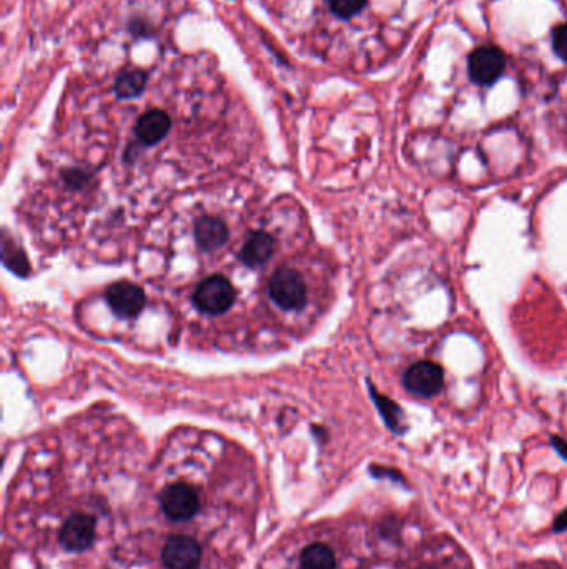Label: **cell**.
Wrapping results in <instances>:
<instances>
[{
  "label": "cell",
  "instance_id": "6da1fadb",
  "mask_svg": "<svg viewBox=\"0 0 567 569\" xmlns=\"http://www.w3.org/2000/svg\"><path fill=\"white\" fill-rule=\"evenodd\" d=\"M270 298L283 310L296 311L306 305V283L290 266H281L268 281Z\"/></svg>",
  "mask_w": 567,
  "mask_h": 569
},
{
  "label": "cell",
  "instance_id": "7a4b0ae2",
  "mask_svg": "<svg viewBox=\"0 0 567 569\" xmlns=\"http://www.w3.org/2000/svg\"><path fill=\"white\" fill-rule=\"evenodd\" d=\"M234 285L222 277L211 275L198 283L194 293V304L200 311L208 315H222L235 304Z\"/></svg>",
  "mask_w": 567,
  "mask_h": 569
},
{
  "label": "cell",
  "instance_id": "3957f363",
  "mask_svg": "<svg viewBox=\"0 0 567 569\" xmlns=\"http://www.w3.org/2000/svg\"><path fill=\"white\" fill-rule=\"evenodd\" d=\"M402 387L416 398L438 396L444 388V370L434 361H416L404 372Z\"/></svg>",
  "mask_w": 567,
  "mask_h": 569
},
{
  "label": "cell",
  "instance_id": "277c9868",
  "mask_svg": "<svg viewBox=\"0 0 567 569\" xmlns=\"http://www.w3.org/2000/svg\"><path fill=\"white\" fill-rule=\"evenodd\" d=\"M506 56L496 45H483L471 52L468 73L476 85L487 87L496 84L506 70Z\"/></svg>",
  "mask_w": 567,
  "mask_h": 569
},
{
  "label": "cell",
  "instance_id": "5b68a950",
  "mask_svg": "<svg viewBox=\"0 0 567 569\" xmlns=\"http://www.w3.org/2000/svg\"><path fill=\"white\" fill-rule=\"evenodd\" d=\"M160 504L164 513L173 521H185L194 518L200 510V498L194 486L173 483L160 493Z\"/></svg>",
  "mask_w": 567,
  "mask_h": 569
},
{
  "label": "cell",
  "instance_id": "8992f818",
  "mask_svg": "<svg viewBox=\"0 0 567 569\" xmlns=\"http://www.w3.org/2000/svg\"><path fill=\"white\" fill-rule=\"evenodd\" d=\"M58 540L67 551H87L96 540V519L90 514H72L60 529Z\"/></svg>",
  "mask_w": 567,
  "mask_h": 569
},
{
  "label": "cell",
  "instance_id": "52a82bcc",
  "mask_svg": "<svg viewBox=\"0 0 567 569\" xmlns=\"http://www.w3.org/2000/svg\"><path fill=\"white\" fill-rule=\"evenodd\" d=\"M107 302L119 317L135 319L147 304V296L139 285L130 281H117L107 290Z\"/></svg>",
  "mask_w": 567,
  "mask_h": 569
},
{
  "label": "cell",
  "instance_id": "ba28073f",
  "mask_svg": "<svg viewBox=\"0 0 567 569\" xmlns=\"http://www.w3.org/2000/svg\"><path fill=\"white\" fill-rule=\"evenodd\" d=\"M168 569H196L202 559V548L190 536H172L162 551Z\"/></svg>",
  "mask_w": 567,
  "mask_h": 569
},
{
  "label": "cell",
  "instance_id": "9c48e42d",
  "mask_svg": "<svg viewBox=\"0 0 567 569\" xmlns=\"http://www.w3.org/2000/svg\"><path fill=\"white\" fill-rule=\"evenodd\" d=\"M172 126H173V120L168 111L162 109H150L143 111L137 119L134 132L140 143L153 147L165 139L172 130Z\"/></svg>",
  "mask_w": 567,
  "mask_h": 569
},
{
  "label": "cell",
  "instance_id": "30bf717a",
  "mask_svg": "<svg viewBox=\"0 0 567 569\" xmlns=\"http://www.w3.org/2000/svg\"><path fill=\"white\" fill-rule=\"evenodd\" d=\"M195 240L203 251L222 249L228 240L226 223L217 217H203L195 223Z\"/></svg>",
  "mask_w": 567,
  "mask_h": 569
},
{
  "label": "cell",
  "instance_id": "8fae6325",
  "mask_svg": "<svg viewBox=\"0 0 567 569\" xmlns=\"http://www.w3.org/2000/svg\"><path fill=\"white\" fill-rule=\"evenodd\" d=\"M277 250L275 238L266 232H255L247 238L243 249L240 251V258L249 266H262L266 264Z\"/></svg>",
  "mask_w": 567,
  "mask_h": 569
},
{
  "label": "cell",
  "instance_id": "7c38bea8",
  "mask_svg": "<svg viewBox=\"0 0 567 569\" xmlns=\"http://www.w3.org/2000/svg\"><path fill=\"white\" fill-rule=\"evenodd\" d=\"M149 73L143 69H126L115 81V94L120 98H137L145 92Z\"/></svg>",
  "mask_w": 567,
  "mask_h": 569
},
{
  "label": "cell",
  "instance_id": "4fadbf2b",
  "mask_svg": "<svg viewBox=\"0 0 567 569\" xmlns=\"http://www.w3.org/2000/svg\"><path fill=\"white\" fill-rule=\"evenodd\" d=\"M302 569H336V559L332 548L323 542H313L306 546L300 557Z\"/></svg>",
  "mask_w": 567,
  "mask_h": 569
},
{
  "label": "cell",
  "instance_id": "5bb4252c",
  "mask_svg": "<svg viewBox=\"0 0 567 569\" xmlns=\"http://www.w3.org/2000/svg\"><path fill=\"white\" fill-rule=\"evenodd\" d=\"M372 398L376 403V408H378V411L381 413V417L385 419L387 428L393 433H396V434H402V431H404V415H402L400 404L393 402L391 398H387L385 395L378 393L374 388H372Z\"/></svg>",
  "mask_w": 567,
  "mask_h": 569
},
{
  "label": "cell",
  "instance_id": "9a60e30c",
  "mask_svg": "<svg viewBox=\"0 0 567 569\" xmlns=\"http://www.w3.org/2000/svg\"><path fill=\"white\" fill-rule=\"evenodd\" d=\"M325 5L334 19L346 22L360 15L366 9L368 0H325Z\"/></svg>",
  "mask_w": 567,
  "mask_h": 569
},
{
  "label": "cell",
  "instance_id": "2e32d148",
  "mask_svg": "<svg viewBox=\"0 0 567 569\" xmlns=\"http://www.w3.org/2000/svg\"><path fill=\"white\" fill-rule=\"evenodd\" d=\"M553 49L556 56L567 62V22L553 30Z\"/></svg>",
  "mask_w": 567,
  "mask_h": 569
},
{
  "label": "cell",
  "instance_id": "e0dca14e",
  "mask_svg": "<svg viewBox=\"0 0 567 569\" xmlns=\"http://www.w3.org/2000/svg\"><path fill=\"white\" fill-rule=\"evenodd\" d=\"M551 444L554 446V450L559 453L561 458H564L567 461V442L559 438V436H553L551 438Z\"/></svg>",
  "mask_w": 567,
  "mask_h": 569
},
{
  "label": "cell",
  "instance_id": "ac0fdd59",
  "mask_svg": "<svg viewBox=\"0 0 567 569\" xmlns=\"http://www.w3.org/2000/svg\"><path fill=\"white\" fill-rule=\"evenodd\" d=\"M554 533H564L567 531V508L564 511L557 514L553 525Z\"/></svg>",
  "mask_w": 567,
  "mask_h": 569
},
{
  "label": "cell",
  "instance_id": "d6986e66",
  "mask_svg": "<svg viewBox=\"0 0 567 569\" xmlns=\"http://www.w3.org/2000/svg\"><path fill=\"white\" fill-rule=\"evenodd\" d=\"M372 473H374V474H376V476H379V478H381V476H385V474H387V476H389L391 480L402 481V474H400V473L393 472V470H385V468H378V470H376V468H373V470H372Z\"/></svg>",
  "mask_w": 567,
  "mask_h": 569
},
{
  "label": "cell",
  "instance_id": "ffe728a7",
  "mask_svg": "<svg viewBox=\"0 0 567 569\" xmlns=\"http://www.w3.org/2000/svg\"><path fill=\"white\" fill-rule=\"evenodd\" d=\"M419 569H434V568H429V566H423V568H419Z\"/></svg>",
  "mask_w": 567,
  "mask_h": 569
}]
</instances>
